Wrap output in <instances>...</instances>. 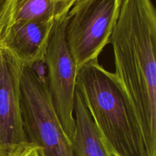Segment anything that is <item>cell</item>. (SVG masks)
<instances>
[{
  "label": "cell",
  "mask_w": 156,
  "mask_h": 156,
  "mask_svg": "<svg viewBox=\"0 0 156 156\" xmlns=\"http://www.w3.org/2000/svg\"><path fill=\"white\" fill-rule=\"evenodd\" d=\"M56 17L10 27L0 37V47L23 65L32 66L44 60Z\"/></svg>",
  "instance_id": "52a82bcc"
},
{
  "label": "cell",
  "mask_w": 156,
  "mask_h": 156,
  "mask_svg": "<svg viewBox=\"0 0 156 156\" xmlns=\"http://www.w3.org/2000/svg\"><path fill=\"white\" fill-rule=\"evenodd\" d=\"M55 1L58 2L63 3V4L73 5V3H74L76 0H55Z\"/></svg>",
  "instance_id": "8fae6325"
},
{
  "label": "cell",
  "mask_w": 156,
  "mask_h": 156,
  "mask_svg": "<svg viewBox=\"0 0 156 156\" xmlns=\"http://www.w3.org/2000/svg\"><path fill=\"white\" fill-rule=\"evenodd\" d=\"M76 88L112 156H149L135 108L114 73L91 61L78 69Z\"/></svg>",
  "instance_id": "7a4b0ae2"
},
{
  "label": "cell",
  "mask_w": 156,
  "mask_h": 156,
  "mask_svg": "<svg viewBox=\"0 0 156 156\" xmlns=\"http://www.w3.org/2000/svg\"><path fill=\"white\" fill-rule=\"evenodd\" d=\"M74 119L75 133L71 143L75 156H112L77 88Z\"/></svg>",
  "instance_id": "9c48e42d"
},
{
  "label": "cell",
  "mask_w": 156,
  "mask_h": 156,
  "mask_svg": "<svg viewBox=\"0 0 156 156\" xmlns=\"http://www.w3.org/2000/svg\"><path fill=\"white\" fill-rule=\"evenodd\" d=\"M110 44L114 74L135 108L149 156H156V11L152 0H122Z\"/></svg>",
  "instance_id": "6da1fadb"
},
{
  "label": "cell",
  "mask_w": 156,
  "mask_h": 156,
  "mask_svg": "<svg viewBox=\"0 0 156 156\" xmlns=\"http://www.w3.org/2000/svg\"><path fill=\"white\" fill-rule=\"evenodd\" d=\"M72 5L55 0H5L0 9V37L13 26L55 18Z\"/></svg>",
  "instance_id": "ba28073f"
},
{
  "label": "cell",
  "mask_w": 156,
  "mask_h": 156,
  "mask_svg": "<svg viewBox=\"0 0 156 156\" xmlns=\"http://www.w3.org/2000/svg\"><path fill=\"white\" fill-rule=\"evenodd\" d=\"M58 15L45 54L47 83L52 105L67 137L73 139L75 133L74 105L76 92L77 68L66 37L67 14Z\"/></svg>",
  "instance_id": "5b68a950"
},
{
  "label": "cell",
  "mask_w": 156,
  "mask_h": 156,
  "mask_svg": "<svg viewBox=\"0 0 156 156\" xmlns=\"http://www.w3.org/2000/svg\"><path fill=\"white\" fill-rule=\"evenodd\" d=\"M23 125L29 144L41 149L43 156H75L72 143L57 117L47 79L24 65L21 79Z\"/></svg>",
  "instance_id": "3957f363"
},
{
  "label": "cell",
  "mask_w": 156,
  "mask_h": 156,
  "mask_svg": "<svg viewBox=\"0 0 156 156\" xmlns=\"http://www.w3.org/2000/svg\"><path fill=\"white\" fill-rule=\"evenodd\" d=\"M15 156H43V155L39 147L28 144Z\"/></svg>",
  "instance_id": "30bf717a"
},
{
  "label": "cell",
  "mask_w": 156,
  "mask_h": 156,
  "mask_svg": "<svg viewBox=\"0 0 156 156\" xmlns=\"http://www.w3.org/2000/svg\"><path fill=\"white\" fill-rule=\"evenodd\" d=\"M4 2H5V0H0V9H1V8H2V6Z\"/></svg>",
  "instance_id": "7c38bea8"
},
{
  "label": "cell",
  "mask_w": 156,
  "mask_h": 156,
  "mask_svg": "<svg viewBox=\"0 0 156 156\" xmlns=\"http://www.w3.org/2000/svg\"><path fill=\"white\" fill-rule=\"evenodd\" d=\"M122 0H76L67 14L66 37L76 68L98 60L110 43Z\"/></svg>",
  "instance_id": "277c9868"
},
{
  "label": "cell",
  "mask_w": 156,
  "mask_h": 156,
  "mask_svg": "<svg viewBox=\"0 0 156 156\" xmlns=\"http://www.w3.org/2000/svg\"><path fill=\"white\" fill-rule=\"evenodd\" d=\"M23 68L20 61L0 47V156H15L29 144L21 114Z\"/></svg>",
  "instance_id": "8992f818"
}]
</instances>
